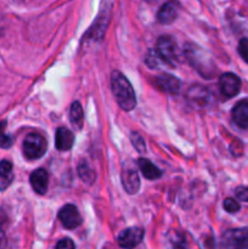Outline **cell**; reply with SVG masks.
Segmentation results:
<instances>
[{"mask_svg": "<svg viewBox=\"0 0 248 249\" xmlns=\"http://www.w3.org/2000/svg\"><path fill=\"white\" fill-rule=\"evenodd\" d=\"M112 92L117 104L124 111H131L136 106V97L128 78L119 71H113L111 75Z\"/></svg>", "mask_w": 248, "mask_h": 249, "instance_id": "obj_1", "label": "cell"}, {"mask_svg": "<svg viewBox=\"0 0 248 249\" xmlns=\"http://www.w3.org/2000/svg\"><path fill=\"white\" fill-rule=\"evenodd\" d=\"M184 55L192 68L197 71L203 78H213L214 65L211 56L204 49L196 44L187 43L184 48Z\"/></svg>", "mask_w": 248, "mask_h": 249, "instance_id": "obj_2", "label": "cell"}, {"mask_svg": "<svg viewBox=\"0 0 248 249\" xmlns=\"http://www.w3.org/2000/svg\"><path fill=\"white\" fill-rule=\"evenodd\" d=\"M23 155L27 160H35L43 157L48 150V143L45 139L39 134H29L24 138L22 145Z\"/></svg>", "mask_w": 248, "mask_h": 249, "instance_id": "obj_3", "label": "cell"}, {"mask_svg": "<svg viewBox=\"0 0 248 249\" xmlns=\"http://www.w3.org/2000/svg\"><path fill=\"white\" fill-rule=\"evenodd\" d=\"M156 51L160 56L165 65L170 67H175L179 61V51H177V45L174 39L169 36H163L158 39Z\"/></svg>", "mask_w": 248, "mask_h": 249, "instance_id": "obj_4", "label": "cell"}, {"mask_svg": "<svg viewBox=\"0 0 248 249\" xmlns=\"http://www.w3.org/2000/svg\"><path fill=\"white\" fill-rule=\"evenodd\" d=\"M186 99L191 106L196 107V108H203L209 105L212 95L207 88L201 87V85H195L187 90Z\"/></svg>", "mask_w": 248, "mask_h": 249, "instance_id": "obj_5", "label": "cell"}, {"mask_svg": "<svg viewBox=\"0 0 248 249\" xmlns=\"http://www.w3.org/2000/svg\"><path fill=\"white\" fill-rule=\"evenodd\" d=\"M219 87L224 96L233 97L240 92L241 90V79L235 73H224L219 78Z\"/></svg>", "mask_w": 248, "mask_h": 249, "instance_id": "obj_6", "label": "cell"}, {"mask_svg": "<svg viewBox=\"0 0 248 249\" xmlns=\"http://www.w3.org/2000/svg\"><path fill=\"white\" fill-rule=\"evenodd\" d=\"M58 219L62 223L63 228L68 229V230L77 229L82 224V216H80L77 207L73 204H66L65 207H62L61 211L58 212Z\"/></svg>", "mask_w": 248, "mask_h": 249, "instance_id": "obj_7", "label": "cell"}, {"mask_svg": "<svg viewBox=\"0 0 248 249\" xmlns=\"http://www.w3.org/2000/svg\"><path fill=\"white\" fill-rule=\"evenodd\" d=\"M145 231L141 228H129L122 231L121 235L118 236V245L122 248L133 249L139 246L142 241Z\"/></svg>", "mask_w": 248, "mask_h": 249, "instance_id": "obj_8", "label": "cell"}, {"mask_svg": "<svg viewBox=\"0 0 248 249\" xmlns=\"http://www.w3.org/2000/svg\"><path fill=\"white\" fill-rule=\"evenodd\" d=\"M109 22V9L102 10L100 12L99 17L96 18V21L94 22L90 29L88 31L85 38L91 39V40H102L105 33H106V28L108 26Z\"/></svg>", "mask_w": 248, "mask_h": 249, "instance_id": "obj_9", "label": "cell"}, {"mask_svg": "<svg viewBox=\"0 0 248 249\" xmlns=\"http://www.w3.org/2000/svg\"><path fill=\"white\" fill-rule=\"evenodd\" d=\"M122 184L129 195L138 194L140 190V178L135 168L125 167L122 170Z\"/></svg>", "mask_w": 248, "mask_h": 249, "instance_id": "obj_10", "label": "cell"}, {"mask_svg": "<svg viewBox=\"0 0 248 249\" xmlns=\"http://www.w3.org/2000/svg\"><path fill=\"white\" fill-rule=\"evenodd\" d=\"M180 5L177 0H169L160 7L157 14V19L162 24H170L179 16Z\"/></svg>", "mask_w": 248, "mask_h": 249, "instance_id": "obj_11", "label": "cell"}, {"mask_svg": "<svg viewBox=\"0 0 248 249\" xmlns=\"http://www.w3.org/2000/svg\"><path fill=\"white\" fill-rule=\"evenodd\" d=\"M155 85L162 91L167 92V94L175 95L180 91V87H181V83L177 79V77L172 74H160L158 75L155 79Z\"/></svg>", "mask_w": 248, "mask_h": 249, "instance_id": "obj_12", "label": "cell"}, {"mask_svg": "<svg viewBox=\"0 0 248 249\" xmlns=\"http://www.w3.org/2000/svg\"><path fill=\"white\" fill-rule=\"evenodd\" d=\"M246 229H233L226 231L220 241L219 249H240V243Z\"/></svg>", "mask_w": 248, "mask_h": 249, "instance_id": "obj_13", "label": "cell"}, {"mask_svg": "<svg viewBox=\"0 0 248 249\" xmlns=\"http://www.w3.org/2000/svg\"><path fill=\"white\" fill-rule=\"evenodd\" d=\"M74 143V135L68 128L61 126L56 130L55 146L58 151H68Z\"/></svg>", "mask_w": 248, "mask_h": 249, "instance_id": "obj_14", "label": "cell"}, {"mask_svg": "<svg viewBox=\"0 0 248 249\" xmlns=\"http://www.w3.org/2000/svg\"><path fill=\"white\" fill-rule=\"evenodd\" d=\"M232 121L238 128H248V101L242 100L237 102L232 109Z\"/></svg>", "mask_w": 248, "mask_h": 249, "instance_id": "obj_15", "label": "cell"}, {"mask_svg": "<svg viewBox=\"0 0 248 249\" xmlns=\"http://www.w3.org/2000/svg\"><path fill=\"white\" fill-rule=\"evenodd\" d=\"M32 187L38 195H45L48 191V173L44 169L34 170L29 178Z\"/></svg>", "mask_w": 248, "mask_h": 249, "instance_id": "obj_16", "label": "cell"}, {"mask_svg": "<svg viewBox=\"0 0 248 249\" xmlns=\"http://www.w3.org/2000/svg\"><path fill=\"white\" fill-rule=\"evenodd\" d=\"M138 165L141 174H142L146 179L157 180L162 177V172H160L159 168L156 167L151 160H146V158H139Z\"/></svg>", "mask_w": 248, "mask_h": 249, "instance_id": "obj_17", "label": "cell"}, {"mask_svg": "<svg viewBox=\"0 0 248 249\" xmlns=\"http://www.w3.org/2000/svg\"><path fill=\"white\" fill-rule=\"evenodd\" d=\"M14 180V173H12V164L9 160H1L0 162V191H4L11 185Z\"/></svg>", "mask_w": 248, "mask_h": 249, "instance_id": "obj_18", "label": "cell"}, {"mask_svg": "<svg viewBox=\"0 0 248 249\" xmlns=\"http://www.w3.org/2000/svg\"><path fill=\"white\" fill-rule=\"evenodd\" d=\"M78 175H79L80 180L88 185H92L95 180H96V174H95V172L90 168V165L88 164L87 162H84V160H82V162L78 164Z\"/></svg>", "mask_w": 248, "mask_h": 249, "instance_id": "obj_19", "label": "cell"}, {"mask_svg": "<svg viewBox=\"0 0 248 249\" xmlns=\"http://www.w3.org/2000/svg\"><path fill=\"white\" fill-rule=\"evenodd\" d=\"M70 121L74 128L80 129L83 125V121H84V116H83V108L82 105L78 101L73 102L70 109Z\"/></svg>", "mask_w": 248, "mask_h": 249, "instance_id": "obj_20", "label": "cell"}, {"mask_svg": "<svg viewBox=\"0 0 248 249\" xmlns=\"http://www.w3.org/2000/svg\"><path fill=\"white\" fill-rule=\"evenodd\" d=\"M145 62H146V65L148 66V67L155 68V70H158V68L163 67V66H167V65H165L164 61L160 58V56L158 55L157 51H156V50L148 51L147 55H146Z\"/></svg>", "mask_w": 248, "mask_h": 249, "instance_id": "obj_21", "label": "cell"}, {"mask_svg": "<svg viewBox=\"0 0 248 249\" xmlns=\"http://www.w3.org/2000/svg\"><path fill=\"white\" fill-rule=\"evenodd\" d=\"M6 129V122H0V147L1 148H10L14 142V139L5 131Z\"/></svg>", "mask_w": 248, "mask_h": 249, "instance_id": "obj_22", "label": "cell"}, {"mask_svg": "<svg viewBox=\"0 0 248 249\" xmlns=\"http://www.w3.org/2000/svg\"><path fill=\"white\" fill-rule=\"evenodd\" d=\"M130 140H131V143H133V146H134V147H135V150L138 151V152H140V153L145 152V151H146L145 140H143V139L141 138L140 134L131 133Z\"/></svg>", "mask_w": 248, "mask_h": 249, "instance_id": "obj_23", "label": "cell"}, {"mask_svg": "<svg viewBox=\"0 0 248 249\" xmlns=\"http://www.w3.org/2000/svg\"><path fill=\"white\" fill-rule=\"evenodd\" d=\"M170 242H172V246L174 249H187L186 241H185L184 236L180 235V233H172Z\"/></svg>", "mask_w": 248, "mask_h": 249, "instance_id": "obj_24", "label": "cell"}, {"mask_svg": "<svg viewBox=\"0 0 248 249\" xmlns=\"http://www.w3.org/2000/svg\"><path fill=\"white\" fill-rule=\"evenodd\" d=\"M238 53L242 57V60L245 61L246 63H248V39L243 38L241 39L240 43H238Z\"/></svg>", "mask_w": 248, "mask_h": 249, "instance_id": "obj_25", "label": "cell"}, {"mask_svg": "<svg viewBox=\"0 0 248 249\" xmlns=\"http://www.w3.org/2000/svg\"><path fill=\"white\" fill-rule=\"evenodd\" d=\"M240 203L237 201H235L233 198H226L224 201V209L229 213H237L240 211Z\"/></svg>", "mask_w": 248, "mask_h": 249, "instance_id": "obj_26", "label": "cell"}, {"mask_svg": "<svg viewBox=\"0 0 248 249\" xmlns=\"http://www.w3.org/2000/svg\"><path fill=\"white\" fill-rule=\"evenodd\" d=\"M56 249H74V243L71 238H62L56 245Z\"/></svg>", "mask_w": 248, "mask_h": 249, "instance_id": "obj_27", "label": "cell"}, {"mask_svg": "<svg viewBox=\"0 0 248 249\" xmlns=\"http://www.w3.org/2000/svg\"><path fill=\"white\" fill-rule=\"evenodd\" d=\"M235 194H236V197H237L240 201L248 202V187H245V186L237 187Z\"/></svg>", "mask_w": 248, "mask_h": 249, "instance_id": "obj_28", "label": "cell"}, {"mask_svg": "<svg viewBox=\"0 0 248 249\" xmlns=\"http://www.w3.org/2000/svg\"><path fill=\"white\" fill-rule=\"evenodd\" d=\"M6 235H5L4 229H2V219H0V249L6 247Z\"/></svg>", "mask_w": 248, "mask_h": 249, "instance_id": "obj_29", "label": "cell"}, {"mask_svg": "<svg viewBox=\"0 0 248 249\" xmlns=\"http://www.w3.org/2000/svg\"><path fill=\"white\" fill-rule=\"evenodd\" d=\"M240 249H248V229H246L240 243Z\"/></svg>", "mask_w": 248, "mask_h": 249, "instance_id": "obj_30", "label": "cell"}]
</instances>
